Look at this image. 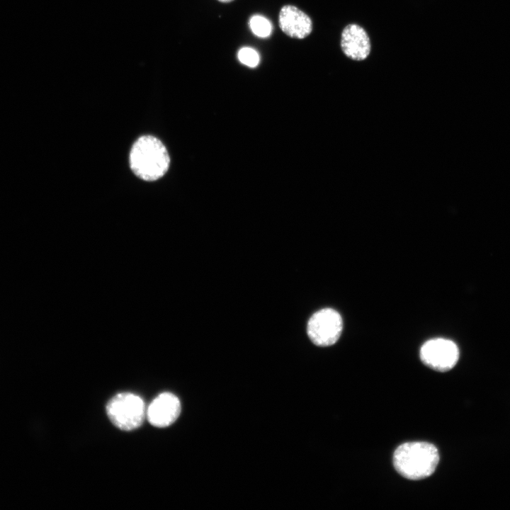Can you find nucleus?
Returning <instances> with one entry per match:
<instances>
[{"instance_id": "9d476101", "label": "nucleus", "mask_w": 510, "mask_h": 510, "mask_svg": "<svg viewBox=\"0 0 510 510\" xmlns=\"http://www.w3.org/2000/svg\"><path fill=\"white\" fill-rule=\"evenodd\" d=\"M238 59L242 64L250 67H256L259 62V54L254 49L248 47L239 50Z\"/></svg>"}, {"instance_id": "f257e3e1", "label": "nucleus", "mask_w": 510, "mask_h": 510, "mask_svg": "<svg viewBox=\"0 0 510 510\" xmlns=\"http://www.w3.org/2000/svg\"><path fill=\"white\" fill-rule=\"evenodd\" d=\"M439 462L436 447L426 442H407L397 448L393 454V465L402 477L422 480L431 475Z\"/></svg>"}, {"instance_id": "0eeeda50", "label": "nucleus", "mask_w": 510, "mask_h": 510, "mask_svg": "<svg viewBox=\"0 0 510 510\" xmlns=\"http://www.w3.org/2000/svg\"><path fill=\"white\" fill-rule=\"evenodd\" d=\"M278 23L281 30L288 36L303 39L312 31V21L304 11L293 5H284L278 15Z\"/></svg>"}, {"instance_id": "1a4fd4ad", "label": "nucleus", "mask_w": 510, "mask_h": 510, "mask_svg": "<svg viewBox=\"0 0 510 510\" xmlns=\"http://www.w3.org/2000/svg\"><path fill=\"white\" fill-rule=\"evenodd\" d=\"M249 26L252 32L261 38L268 36L272 30L271 24L269 21L259 15H256L251 18Z\"/></svg>"}, {"instance_id": "423d86ee", "label": "nucleus", "mask_w": 510, "mask_h": 510, "mask_svg": "<svg viewBox=\"0 0 510 510\" xmlns=\"http://www.w3.org/2000/svg\"><path fill=\"white\" fill-rule=\"evenodd\" d=\"M181 413L179 399L174 394L165 392L156 397L149 405L147 417L154 426L164 428L172 424Z\"/></svg>"}, {"instance_id": "9b49d317", "label": "nucleus", "mask_w": 510, "mask_h": 510, "mask_svg": "<svg viewBox=\"0 0 510 510\" xmlns=\"http://www.w3.org/2000/svg\"><path fill=\"white\" fill-rule=\"evenodd\" d=\"M217 1H219L220 2H222V3H230V2L233 1L234 0H217Z\"/></svg>"}, {"instance_id": "39448f33", "label": "nucleus", "mask_w": 510, "mask_h": 510, "mask_svg": "<svg viewBox=\"0 0 510 510\" xmlns=\"http://www.w3.org/2000/svg\"><path fill=\"white\" fill-rule=\"evenodd\" d=\"M420 358L429 368L446 372L453 368L459 358V350L452 341L436 338L426 341L420 349Z\"/></svg>"}, {"instance_id": "7ed1b4c3", "label": "nucleus", "mask_w": 510, "mask_h": 510, "mask_svg": "<svg viewBox=\"0 0 510 510\" xmlns=\"http://www.w3.org/2000/svg\"><path fill=\"white\" fill-rule=\"evenodd\" d=\"M106 409L111 422L123 431L139 428L145 417L143 400L130 392H121L113 396L108 402Z\"/></svg>"}, {"instance_id": "f03ea898", "label": "nucleus", "mask_w": 510, "mask_h": 510, "mask_svg": "<svg viewBox=\"0 0 510 510\" xmlns=\"http://www.w3.org/2000/svg\"><path fill=\"white\" fill-rule=\"evenodd\" d=\"M130 166L144 181H155L167 171L170 159L163 143L157 137L144 135L133 144L130 152Z\"/></svg>"}, {"instance_id": "20e7f679", "label": "nucleus", "mask_w": 510, "mask_h": 510, "mask_svg": "<svg viewBox=\"0 0 510 510\" xmlns=\"http://www.w3.org/2000/svg\"><path fill=\"white\" fill-rule=\"evenodd\" d=\"M343 322L338 312L324 308L310 318L307 331L310 340L317 346H328L335 344L341 336Z\"/></svg>"}, {"instance_id": "6e6552de", "label": "nucleus", "mask_w": 510, "mask_h": 510, "mask_svg": "<svg viewBox=\"0 0 510 510\" xmlns=\"http://www.w3.org/2000/svg\"><path fill=\"white\" fill-rule=\"evenodd\" d=\"M341 47L349 58L361 61L366 59L370 52V42L366 30L357 24H349L341 33Z\"/></svg>"}]
</instances>
